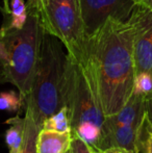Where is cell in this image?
<instances>
[{"label":"cell","instance_id":"obj_4","mask_svg":"<svg viewBox=\"0 0 152 153\" xmlns=\"http://www.w3.org/2000/svg\"><path fill=\"white\" fill-rule=\"evenodd\" d=\"M63 101L64 106L68 108L72 131L85 122L102 128L105 116L98 96L81 64L68 53L63 79Z\"/></svg>","mask_w":152,"mask_h":153},{"label":"cell","instance_id":"obj_2","mask_svg":"<svg viewBox=\"0 0 152 153\" xmlns=\"http://www.w3.org/2000/svg\"><path fill=\"white\" fill-rule=\"evenodd\" d=\"M63 43L43 29L33 89L24 100L39 126L64 106L63 79L67 53Z\"/></svg>","mask_w":152,"mask_h":153},{"label":"cell","instance_id":"obj_6","mask_svg":"<svg viewBox=\"0 0 152 153\" xmlns=\"http://www.w3.org/2000/svg\"><path fill=\"white\" fill-rule=\"evenodd\" d=\"M85 34L91 36L108 18L126 21L133 10L132 0H79Z\"/></svg>","mask_w":152,"mask_h":153},{"label":"cell","instance_id":"obj_20","mask_svg":"<svg viewBox=\"0 0 152 153\" xmlns=\"http://www.w3.org/2000/svg\"><path fill=\"white\" fill-rule=\"evenodd\" d=\"M46 2L47 0H27L26 6L28 14H36L39 16L44 8Z\"/></svg>","mask_w":152,"mask_h":153},{"label":"cell","instance_id":"obj_18","mask_svg":"<svg viewBox=\"0 0 152 153\" xmlns=\"http://www.w3.org/2000/svg\"><path fill=\"white\" fill-rule=\"evenodd\" d=\"M141 151H143V153H152V124L147 117L143 127Z\"/></svg>","mask_w":152,"mask_h":153},{"label":"cell","instance_id":"obj_19","mask_svg":"<svg viewBox=\"0 0 152 153\" xmlns=\"http://www.w3.org/2000/svg\"><path fill=\"white\" fill-rule=\"evenodd\" d=\"M71 151L72 153H91L89 145L76 134H72Z\"/></svg>","mask_w":152,"mask_h":153},{"label":"cell","instance_id":"obj_22","mask_svg":"<svg viewBox=\"0 0 152 153\" xmlns=\"http://www.w3.org/2000/svg\"><path fill=\"white\" fill-rule=\"evenodd\" d=\"M7 59V53H6V49L4 46L3 42L0 41V64L3 65Z\"/></svg>","mask_w":152,"mask_h":153},{"label":"cell","instance_id":"obj_16","mask_svg":"<svg viewBox=\"0 0 152 153\" xmlns=\"http://www.w3.org/2000/svg\"><path fill=\"white\" fill-rule=\"evenodd\" d=\"M23 102L20 93L14 91L0 93V111H17L22 106Z\"/></svg>","mask_w":152,"mask_h":153},{"label":"cell","instance_id":"obj_17","mask_svg":"<svg viewBox=\"0 0 152 153\" xmlns=\"http://www.w3.org/2000/svg\"><path fill=\"white\" fill-rule=\"evenodd\" d=\"M145 96L147 99L152 97V73L142 72L136 75L133 92Z\"/></svg>","mask_w":152,"mask_h":153},{"label":"cell","instance_id":"obj_15","mask_svg":"<svg viewBox=\"0 0 152 153\" xmlns=\"http://www.w3.org/2000/svg\"><path fill=\"white\" fill-rule=\"evenodd\" d=\"M72 134H76L89 146L99 147L102 139V128L94 123L85 122L72 131Z\"/></svg>","mask_w":152,"mask_h":153},{"label":"cell","instance_id":"obj_25","mask_svg":"<svg viewBox=\"0 0 152 153\" xmlns=\"http://www.w3.org/2000/svg\"><path fill=\"white\" fill-rule=\"evenodd\" d=\"M147 118L152 124V97L147 99Z\"/></svg>","mask_w":152,"mask_h":153},{"label":"cell","instance_id":"obj_1","mask_svg":"<svg viewBox=\"0 0 152 153\" xmlns=\"http://www.w3.org/2000/svg\"><path fill=\"white\" fill-rule=\"evenodd\" d=\"M133 38L131 21L115 18H108L100 28L87 36L85 53L78 62L91 81L105 117L118 113L133 92Z\"/></svg>","mask_w":152,"mask_h":153},{"label":"cell","instance_id":"obj_9","mask_svg":"<svg viewBox=\"0 0 152 153\" xmlns=\"http://www.w3.org/2000/svg\"><path fill=\"white\" fill-rule=\"evenodd\" d=\"M147 117V98L143 95L132 93L125 105L114 115L106 116L102 130L118 125L143 124Z\"/></svg>","mask_w":152,"mask_h":153},{"label":"cell","instance_id":"obj_10","mask_svg":"<svg viewBox=\"0 0 152 153\" xmlns=\"http://www.w3.org/2000/svg\"><path fill=\"white\" fill-rule=\"evenodd\" d=\"M72 132L59 133L41 128L37 137V153H67L71 150Z\"/></svg>","mask_w":152,"mask_h":153},{"label":"cell","instance_id":"obj_24","mask_svg":"<svg viewBox=\"0 0 152 153\" xmlns=\"http://www.w3.org/2000/svg\"><path fill=\"white\" fill-rule=\"evenodd\" d=\"M0 10L3 14V16H6L10 13V0H3V7H0Z\"/></svg>","mask_w":152,"mask_h":153},{"label":"cell","instance_id":"obj_23","mask_svg":"<svg viewBox=\"0 0 152 153\" xmlns=\"http://www.w3.org/2000/svg\"><path fill=\"white\" fill-rule=\"evenodd\" d=\"M136 5H140L152 10V0H132Z\"/></svg>","mask_w":152,"mask_h":153},{"label":"cell","instance_id":"obj_13","mask_svg":"<svg viewBox=\"0 0 152 153\" xmlns=\"http://www.w3.org/2000/svg\"><path fill=\"white\" fill-rule=\"evenodd\" d=\"M24 141L20 153H37V137L41 127L36 123L33 114L28 108L25 111Z\"/></svg>","mask_w":152,"mask_h":153},{"label":"cell","instance_id":"obj_3","mask_svg":"<svg viewBox=\"0 0 152 153\" xmlns=\"http://www.w3.org/2000/svg\"><path fill=\"white\" fill-rule=\"evenodd\" d=\"M42 36L40 18L36 14H28L21 29L0 28V41L3 42L7 53V59L1 65V76L18 89L23 101L33 89Z\"/></svg>","mask_w":152,"mask_h":153},{"label":"cell","instance_id":"obj_5","mask_svg":"<svg viewBox=\"0 0 152 153\" xmlns=\"http://www.w3.org/2000/svg\"><path fill=\"white\" fill-rule=\"evenodd\" d=\"M39 18L42 28L59 39L70 56L81 59L87 34L79 0H47Z\"/></svg>","mask_w":152,"mask_h":153},{"label":"cell","instance_id":"obj_7","mask_svg":"<svg viewBox=\"0 0 152 153\" xmlns=\"http://www.w3.org/2000/svg\"><path fill=\"white\" fill-rule=\"evenodd\" d=\"M134 26L133 59L136 75L152 73V10L136 5L129 17Z\"/></svg>","mask_w":152,"mask_h":153},{"label":"cell","instance_id":"obj_8","mask_svg":"<svg viewBox=\"0 0 152 153\" xmlns=\"http://www.w3.org/2000/svg\"><path fill=\"white\" fill-rule=\"evenodd\" d=\"M146 121V120H145ZM144 124L118 125L102 130V139L97 148L121 147L133 153L141 152V141Z\"/></svg>","mask_w":152,"mask_h":153},{"label":"cell","instance_id":"obj_12","mask_svg":"<svg viewBox=\"0 0 152 153\" xmlns=\"http://www.w3.org/2000/svg\"><path fill=\"white\" fill-rule=\"evenodd\" d=\"M2 27L8 29H21L28 18L26 2L24 0H10V13L4 16Z\"/></svg>","mask_w":152,"mask_h":153},{"label":"cell","instance_id":"obj_26","mask_svg":"<svg viewBox=\"0 0 152 153\" xmlns=\"http://www.w3.org/2000/svg\"><path fill=\"white\" fill-rule=\"evenodd\" d=\"M67 153H72V151H71V150H70V151H69V152H67Z\"/></svg>","mask_w":152,"mask_h":153},{"label":"cell","instance_id":"obj_14","mask_svg":"<svg viewBox=\"0 0 152 153\" xmlns=\"http://www.w3.org/2000/svg\"><path fill=\"white\" fill-rule=\"evenodd\" d=\"M41 128L49 129L59 133L72 132L71 122H70L69 113L66 106H63L59 111L48 117L42 123Z\"/></svg>","mask_w":152,"mask_h":153},{"label":"cell","instance_id":"obj_21","mask_svg":"<svg viewBox=\"0 0 152 153\" xmlns=\"http://www.w3.org/2000/svg\"><path fill=\"white\" fill-rule=\"evenodd\" d=\"M91 153H133L132 151L121 147H108V148H97L93 146H89Z\"/></svg>","mask_w":152,"mask_h":153},{"label":"cell","instance_id":"obj_11","mask_svg":"<svg viewBox=\"0 0 152 153\" xmlns=\"http://www.w3.org/2000/svg\"><path fill=\"white\" fill-rule=\"evenodd\" d=\"M10 125L5 132V143L8 147L10 153H20L24 141L25 118L16 116L5 121Z\"/></svg>","mask_w":152,"mask_h":153}]
</instances>
